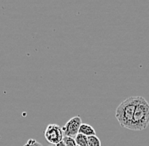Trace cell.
Segmentation results:
<instances>
[{"instance_id":"obj_1","label":"cell","mask_w":149,"mask_h":146,"mask_svg":"<svg viewBox=\"0 0 149 146\" xmlns=\"http://www.w3.org/2000/svg\"><path fill=\"white\" fill-rule=\"evenodd\" d=\"M141 96H130L122 101L115 111V118L121 127L130 129L134 112Z\"/></svg>"},{"instance_id":"obj_2","label":"cell","mask_w":149,"mask_h":146,"mask_svg":"<svg viewBox=\"0 0 149 146\" xmlns=\"http://www.w3.org/2000/svg\"><path fill=\"white\" fill-rule=\"evenodd\" d=\"M149 124V103L145 98L140 97L132 119L130 130L141 131L148 128Z\"/></svg>"},{"instance_id":"obj_3","label":"cell","mask_w":149,"mask_h":146,"mask_svg":"<svg viewBox=\"0 0 149 146\" xmlns=\"http://www.w3.org/2000/svg\"><path fill=\"white\" fill-rule=\"evenodd\" d=\"M44 137L51 145H56L64 138L62 128L57 124H49L44 131Z\"/></svg>"},{"instance_id":"obj_4","label":"cell","mask_w":149,"mask_h":146,"mask_svg":"<svg viewBox=\"0 0 149 146\" xmlns=\"http://www.w3.org/2000/svg\"><path fill=\"white\" fill-rule=\"evenodd\" d=\"M81 118L79 115L75 116L71 119H70L64 127H62V130L64 133V136L70 138H75L79 134V129L81 125L82 124Z\"/></svg>"},{"instance_id":"obj_5","label":"cell","mask_w":149,"mask_h":146,"mask_svg":"<svg viewBox=\"0 0 149 146\" xmlns=\"http://www.w3.org/2000/svg\"><path fill=\"white\" fill-rule=\"evenodd\" d=\"M79 134H81L86 137H90V136L96 135V131L91 125L86 124V123H82L79 129Z\"/></svg>"},{"instance_id":"obj_6","label":"cell","mask_w":149,"mask_h":146,"mask_svg":"<svg viewBox=\"0 0 149 146\" xmlns=\"http://www.w3.org/2000/svg\"><path fill=\"white\" fill-rule=\"evenodd\" d=\"M88 137L85 136L81 134H78L75 138H74V140H75V143L77 146H88Z\"/></svg>"},{"instance_id":"obj_7","label":"cell","mask_w":149,"mask_h":146,"mask_svg":"<svg viewBox=\"0 0 149 146\" xmlns=\"http://www.w3.org/2000/svg\"><path fill=\"white\" fill-rule=\"evenodd\" d=\"M87 138H88V146H102L101 140L97 135L90 136Z\"/></svg>"},{"instance_id":"obj_8","label":"cell","mask_w":149,"mask_h":146,"mask_svg":"<svg viewBox=\"0 0 149 146\" xmlns=\"http://www.w3.org/2000/svg\"><path fill=\"white\" fill-rule=\"evenodd\" d=\"M63 141L65 142V145L66 146H77V145H76V143H75V140H74V138L66 137V136H64Z\"/></svg>"},{"instance_id":"obj_9","label":"cell","mask_w":149,"mask_h":146,"mask_svg":"<svg viewBox=\"0 0 149 146\" xmlns=\"http://www.w3.org/2000/svg\"><path fill=\"white\" fill-rule=\"evenodd\" d=\"M24 146H42L39 142H37L36 139H33V138H31L29 139L26 144Z\"/></svg>"},{"instance_id":"obj_10","label":"cell","mask_w":149,"mask_h":146,"mask_svg":"<svg viewBox=\"0 0 149 146\" xmlns=\"http://www.w3.org/2000/svg\"><path fill=\"white\" fill-rule=\"evenodd\" d=\"M55 146H66V145H65V142H64V141L62 140L61 142H59L58 144H57V145H56Z\"/></svg>"},{"instance_id":"obj_11","label":"cell","mask_w":149,"mask_h":146,"mask_svg":"<svg viewBox=\"0 0 149 146\" xmlns=\"http://www.w3.org/2000/svg\"><path fill=\"white\" fill-rule=\"evenodd\" d=\"M49 146H55V145H49Z\"/></svg>"}]
</instances>
